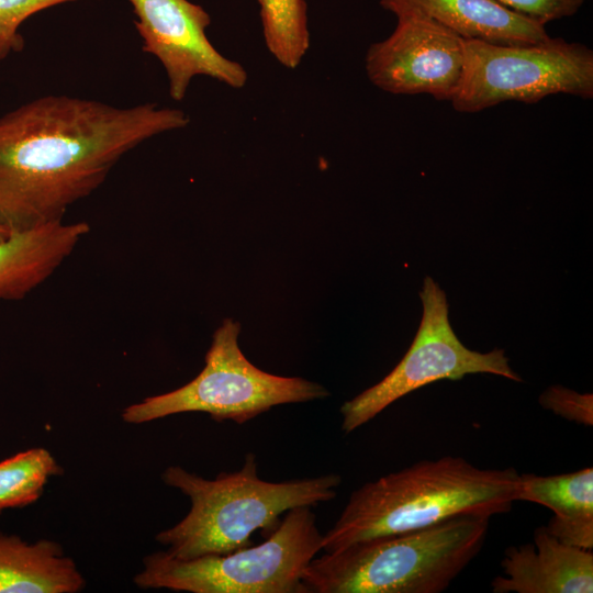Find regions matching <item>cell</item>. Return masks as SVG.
Here are the masks:
<instances>
[{
    "label": "cell",
    "instance_id": "20",
    "mask_svg": "<svg viewBox=\"0 0 593 593\" xmlns=\"http://www.w3.org/2000/svg\"><path fill=\"white\" fill-rule=\"evenodd\" d=\"M503 7L536 21L547 23L574 15L585 0H495Z\"/></svg>",
    "mask_w": 593,
    "mask_h": 593
},
{
    "label": "cell",
    "instance_id": "6",
    "mask_svg": "<svg viewBox=\"0 0 593 593\" xmlns=\"http://www.w3.org/2000/svg\"><path fill=\"white\" fill-rule=\"evenodd\" d=\"M240 324L223 321L214 332L202 371L187 384L145 398L122 411L128 424H143L180 413H206L215 422L245 424L273 406L328 396L318 383L300 377L268 373L244 356L238 346Z\"/></svg>",
    "mask_w": 593,
    "mask_h": 593
},
{
    "label": "cell",
    "instance_id": "4",
    "mask_svg": "<svg viewBox=\"0 0 593 593\" xmlns=\"http://www.w3.org/2000/svg\"><path fill=\"white\" fill-rule=\"evenodd\" d=\"M489 517L463 515L313 558L309 593H440L483 548Z\"/></svg>",
    "mask_w": 593,
    "mask_h": 593
},
{
    "label": "cell",
    "instance_id": "8",
    "mask_svg": "<svg viewBox=\"0 0 593 593\" xmlns=\"http://www.w3.org/2000/svg\"><path fill=\"white\" fill-rule=\"evenodd\" d=\"M419 296L423 315L412 345L389 374L342 405L344 433L354 432L400 398L438 380L491 373L522 381L503 349L479 353L459 340L449 323L445 292L432 278H425Z\"/></svg>",
    "mask_w": 593,
    "mask_h": 593
},
{
    "label": "cell",
    "instance_id": "21",
    "mask_svg": "<svg viewBox=\"0 0 593 593\" xmlns=\"http://www.w3.org/2000/svg\"><path fill=\"white\" fill-rule=\"evenodd\" d=\"M10 232L4 227L0 226V239L4 238Z\"/></svg>",
    "mask_w": 593,
    "mask_h": 593
},
{
    "label": "cell",
    "instance_id": "15",
    "mask_svg": "<svg viewBox=\"0 0 593 593\" xmlns=\"http://www.w3.org/2000/svg\"><path fill=\"white\" fill-rule=\"evenodd\" d=\"M85 585L58 542L0 534V593H78Z\"/></svg>",
    "mask_w": 593,
    "mask_h": 593
},
{
    "label": "cell",
    "instance_id": "16",
    "mask_svg": "<svg viewBox=\"0 0 593 593\" xmlns=\"http://www.w3.org/2000/svg\"><path fill=\"white\" fill-rule=\"evenodd\" d=\"M257 1L268 51L282 66L296 68L310 47L306 1Z\"/></svg>",
    "mask_w": 593,
    "mask_h": 593
},
{
    "label": "cell",
    "instance_id": "7",
    "mask_svg": "<svg viewBox=\"0 0 593 593\" xmlns=\"http://www.w3.org/2000/svg\"><path fill=\"white\" fill-rule=\"evenodd\" d=\"M559 93L593 98V52L584 44L550 36L517 45L471 40L466 41L463 71L450 102L458 112L474 113Z\"/></svg>",
    "mask_w": 593,
    "mask_h": 593
},
{
    "label": "cell",
    "instance_id": "12",
    "mask_svg": "<svg viewBox=\"0 0 593 593\" xmlns=\"http://www.w3.org/2000/svg\"><path fill=\"white\" fill-rule=\"evenodd\" d=\"M90 232L80 221L12 231L0 239V301L25 298L46 281Z\"/></svg>",
    "mask_w": 593,
    "mask_h": 593
},
{
    "label": "cell",
    "instance_id": "13",
    "mask_svg": "<svg viewBox=\"0 0 593 593\" xmlns=\"http://www.w3.org/2000/svg\"><path fill=\"white\" fill-rule=\"evenodd\" d=\"M392 14L418 11L466 41L499 45L538 43L549 37L546 26L495 0H380Z\"/></svg>",
    "mask_w": 593,
    "mask_h": 593
},
{
    "label": "cell",
    "instance_id": "1",
    "mask_svg": "<svg viewBox=\"0 0 593 593\" xmlns=\"http://www.w3.org/2000/svg\"><path fill=\"white\" fill-rule=\"evenodd\" d=\"M180 109L114 107L45 96L0 116V226L9 232L63 221L128 152L186 127Z\"/></svg>",
    "mask_w": 593,
    "mask_h": 593
},
{
    "label": "cell",
    "instance_id": "2",
    "mask_svg": "<svg viewBox=\"0 0 593 593\" xmlns=\"http://www.w3.org/2000/svg\"><path fill=\"white\" fill-rule=\"evenodd\" d=\"M519 485L521 474L512 467L483 469L458 456L422 460L355 490L323 535L322 550L336 551L457 516L491 518L512 510Z\"/></svg>",
    "mask_w": 593,
    "mask_h": 593
},
{
    "label": "cell",
    "instance_id": "10",
    "mask_svg": "<svg viewBox=\"0 0 593 593\" xmlns=\"http://www.w3.org/2000/svg\"><path fill=\"white\" fill-rule=\"evenodd\" d=\"M142 38V49L154 55L166 70L169 96L181 101L192 79L206 76L231 88H243L247 71L221 54L210 42L211 16L190 0H128Z\"/></svg>",
    "mask_w": 593,
    "mask_h": 593
},
{
    "label": "cell",
    "instance_id": "3",
    "mask_svg": "<svg viewBox=\"0 0 593 593\" xmlns=\"http://www.w3.org/2000/svg\"><path fill=\"white\" fill-rule=\"evenodd\" d=\"M164 483L190 500L188 514L176 525L156 535L177 559L223 555L251 545L257 530L271 534L281 515L300 506H316L337 495L342 477L327 473L283 482L258 477L257 460L247 454L243 467L204 479L180 466H170L161 474Z\"/></svg>",
    "mask_w": 593,
    "mask_h": 593
},
{
    "label": "cell",
    "instance_id": "9",
    "mask_svg": "<svg viewBox=\"0 0 593 593\" xmlns=\"http://www.w3.org/2000/svg\"><path fill=\"white\" fill-rule=\"evenodd\" d=\"M393 15V32L367 51L368 79L389 93L450 101L462 76L466 40L418 11Z\"/></svg>",
    "mask_w": 593,
    "mask_h": 593
},
{
    "label": "cell",
    "instance_id": "19",
    "mask_svg": "<svg viewBox=\"0 0 593 593\" xmlns=\"http://www.w3.org/2000/svg\"><path fill=\"white\" fill-rule=\"evenodd\" d=\"M540 405L570 422L593 425V396L580 394L570 389L553 385L539 398Z\"/></svg>",
    "mask_w": 593,
    "mask_h": 593
},
{
    "label": "cell",
    "instance_id": "11",
    "mask_svg": "<svg viewBox=\"0 0 593 593\" xmlns=\"http://www.w3.org/2000/svg\"><path fill=\"white\" fill-rule=\"evenodd\" d=\"M501 566L493 593L593 592L592 550L561 542L546 526L535 529L533 542L508 547Z\"/></svg>",
    "mask_w": 593,
    "mask_h": 593
},
{
    "label": "cell",
    "instance_id": "14",
    "mask_svg": "<svg viewBox=\"0 0 593 593\" xmlns=\"http://www.w3.org/2000/svg\"><path fill=\"white\" fill-rule=\"evenodd\" d=\"M517 501L540 504L552 511L547 530L561 542L593 548V469L552 474H521Z\"/></svg>",
    "mask_w": 593,
    "mask_h": 593
},
{
    "label": "cell",
    "instance_id": "17",
    "mask_svg": "<svg viewBox=\"0 0 593 593\" xmlns=\"http://www.w3.org/2000/svg\"><path fill=\"white\" fill-rule=\"evenodd\" d=\"M64 472L43 447L20 451L0 461V514L35 503L51 477Z\"/></svg>",
    "mask_w": 593,
    "mask_h": 593
},
{
    "label": "cell",
    "instance_id": "18",
    "mask_svg": "<svg viewBox=\"0 0 593 593\" xmlns=\"http://www.w3.org/2000/svg\"><path fill=\"white\" fill-rule=\"evenodd\" d=\"M77 0H0V60L24 47L20 26L33 14Z\"/></svg>",
    "mask_w": 593,
    "mask_h": 593
},
{
    "label": "cell",
    "instance_id": "5",
    "mask_svg": "<svg viewBox=\"0 0 593 593\" xmlns=\"http://www.w3.org/2000/svg\"><path fill=\"white\" fill-rule=\"evenodd\" d=\"M323 535L310 506L287 512L259 545L223 555L177 559L147 555L134 578L142 589L190 593H309L302 574L322 550Z\"/></svg>",
    "mask_w": 593,
    "mask_h": 593
}]
</instances>
